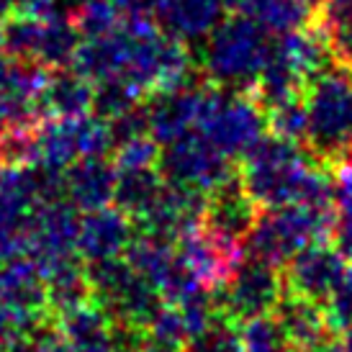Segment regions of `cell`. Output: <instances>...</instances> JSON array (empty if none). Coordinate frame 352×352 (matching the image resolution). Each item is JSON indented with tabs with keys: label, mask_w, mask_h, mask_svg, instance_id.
Masks as SVG:
<instances>
[{
	"label": "cell",
	"mask_w": 352,
	"mask_h": 352,
	"mask_svg": "<svg viewBox=\"0 0 352 352\" xmlns=\"http://www.w3.org/2000/svg\"><path fill=\"white\" fill-rule=\"evenodd\" d=\"M85 273L93 301L103 306L113 322L147 329L165 303L155 285L144 280L124 257L85 263Z\"/></svg>",
	"instance_id": "6"
},
{
	"label": "cell",
	"mask_w": 352,
	"mask_h": 352,
	"mask_svg": "<svg viewBox=\"0 0 352 352\" xmlns=\"http://www.w3.org/2000/svg\"><path fill=\"white\" fill-rule=\"evenodd\" d=\"M204 208L206 193L193 190V188L173 186L165 180L155 204L149 206V211L137 224L144 226L147 234L177 242L180 236H186L188 232H193L204 224Z\"/></svg>",
	"instance_id": "15"
},
{
	"label": "cell",
	"mask_w": 352,
	"mask_h": 352,
	"mask_svg": "<svg viewBox=\"0 0 352 352\" xmlns=\"http://www.w3.org/2000/svg\"><path fill=\"white\" fill-rule=\"evenodd\" d=\"M334 245L352 260V165H340L334 173Z\"/></svg>",
	"instance_id": "30"
},
{
	"label": "cell",
	"mask_w": 352,
	"mask_h": 352,
	"mask_svg": "<svg viewBox=\"0 0 352 352\" xmlns=\"http://www.w3.org/2000/svg\"><path fill=\"white\" fill-rule=\"evenodd\" d=\"M160 144L152 134H139L126 142H118L113 149V165L116 170H139V167H157L160 162Z\"/></svg>",
	"instance_id": "33"
},
{
	"label": "cell",
	"mask_w": 352,
	"mask_h": 352,
	"mask_svg": "<svg viewBox=\"0 0 352 352\" xmlns=\"http://www.w3.org/2000/svg\"><path fill=\"white\" fill-rule=\"evenodd\" d=\"M36 327H39V324L26 322L23 316H19L16 311H10L8 306L0 303V350H6V347H10L13 342L23 340V337H29Z\"/></svg>",
	"instance_id": "35"
},
{
	"label": "cell",
	"mask_w": 352,
	"mask_h": 352,
	"mask_svg": "<svg viewBox=\"0 0 352 352\" xmlns=\"http://www.w3.org/2000/svg\"><path fill=\"white\" fill-rule=\"evenodd\" d=\"M229 8L252 19L270 36H283L303 29L314 10L306 0H229Z\"/></svg>",
	"instance_id": "22"
},
{
	"label": "cell",
	"mask_w": 352,
	"mask_h": 352,
	"mask_svg": "<svg viewBox=\"0 0 352 352\" xmlns=\"http://www.w3.org/2000/svg\"><path fill=\"white\" fill-rule=\"evenodd\" d=\"M80 211L67 198L39 204L23 232V254H29L44 273L54 263L78 254Z\"/></svg>",
	"instance_id": "9"
},
{
	"label": "cell",
	"mask_w": 352,
	"mask_h": 352,
	"mask_svg": "<svg viewBox=\"0 0 352 352\" xmlns=\"http://www.w3.org/2000/svg\"><path fill=\"white\" fill-rule=\"evenodd\" d=\"M196 131L226 157H242L265 137L267 116L247 90L219 88L208 82Z\"/></svg>",
	"instance_id": "5"
},
{
	"label": "cell",
	"mask_w": 352,
	"mask_h": 352,
	"mask_svg": "<svg viewBox=\"0 0 352 352\" xmlns=\"http://www.w3.org/2000/svg\"><path fill=\"white\" fill-rule=\"evenodd\" d=\"M347 265H350L347 257L337 250V245H327V242L306 245L285 263V291L303 296V298H311L316 303H324L337 288Z\"/></svg>",
	"instance_id": "11"
},
{
	"label": "cell",
	"mask_w": 352,
	"mask_h": 352,
	"mask_svg": "<svg viewBox=\"0 0 352 352\" xmlns=\"http://www.w3.org/2000/svg\"><path fill=\"white\" fill-rule=\"evenodd\" d=\"M229 0H152V16L167 36L186 44L206 41V36L226 16Z\"/></svg>",
	"instance_id": "18"
},
{
	"label": "cell",
	"mask_w": 352,
	"mask_h": 352,
	"mask_svg": "<svg viewBox=\"0 0 352 352\" xmlns=\"http://www.w3.org/2000/svg\"><path fill=\"white\" fill-rule=\"evenodd\" d=\"M126 263L144 280L155 285L157 294L165 301H180V298L206 288L186 267L175 242L162 239V236L147 234V232L134 236L126 250Z\"/></svg>",
	"instance_id": "10"
},
{
	"label": "cell",
	"mask_w": 352,
	"mask_h": 352,
	"mask_svg": "<svg viewBox=\"0 0 352 352\" xmlns=\"http://www.w3.org/2000/svg\"><path fill=\"white\" fill-rule=\"evenodd\" d=\"M6 167V147H3V126H0V170Z\"/></svg>",
	"instance_id": "41"
},
{
	"label": "cell",
	"mask_w": 352,
	"mask_h": 352,
	"mask_svg": "<svg viewBox=\"0 0 352 352\" xmlns=\"http://www.w3.org/2000/svg\"><path fill=\"white\" fill-rule=\"evenodd\" d=\"M298 142L265 134L242 155L239 183L260 208L334 206V175Z\"/></svg>",
	"instance_id": "1"
},
{
	"label": "cell",
	"mask_w": 352,
	"mask_h": 352,
	"mask_svg": "<svg viewBox=\"0 0 352 352\" xmlns=\"http://www.w3.org/2000/svg\"><path fill=\"white\" fill-rule=\"evenodd\" d=\"M165 177L160 167H139V170H116V188H113V206L129 214L137 224L155 204Z\"/></svg>",
	"instance_id": "25"
},
{
	"label": "cell",
	"mask_w": 352,
	"mask_h": 352,
	"mask_svg": "<svg viewBox=\"0 0 352 352\" xmlns=\"http://www.w3.org/2000/svg\"><path fill=\"white\" fill-rule=\"evenodd\" d=\"M116 165L106 157H80L65 170V198L78 211H93L113 201Z\"/></svg>",
	"instance_id": "19"
},
{
	"label": "cell",
	"mask_w": 352,
	"mask_h": 352,
	"mask_svg": "<svg viewBox=\"0 0 352 352\" xmlns=\"http://www.w3.org/2000/svg\"><path fill=\"white\" fill-rule=\"evenodd\" d=\"M273 36L252 19L232 13L206 36L201 67L211 85L232 90L252 88L273 54Z\"/></svg>",
	"instance_id": "2"
},
{
	"label": "cell",
	"mask_w": 352,
	"mask_h": 352,
	"mask_svg": "<svg viewBox=\"0 0 352 352\" xmlns=\"http://www.w3.org/2000/svg\"><path fill=\"white\" fill-rule=\"evenodd\" d=\"M137 352H180V347H170V344L155 342V340H147Z\"/></svg>",
	"instance_id": "37"
},
{
	"label": "cell",
	"mask_w": 352,
	"mask_h": 352,
	"mask_svg": "<svg viewBox=\"0 0 352 352\" xmlns=\"http://www.w3.org/2000/svg\"><path fill=\"white\" fill-rule=\"evenodd\" d=\"M257 216H260V206L254 204L252 196L242 188L239 177H232L224 186L206 193L204 224L201 226L219 242L247 250V236L252 232Z\"/></svg>",
	"instance_id": "13"
},
{
	"label": "cell",
	"mask_w": 352,
	"mask_h": 352,
	"mask_svg": "<svg viewBox=\"0 0 352 352\" xmlns=\"http://www.w3.org/2000/svg\"><path fill=\"white\" fill-rule=\"evenodd\" d=\"M236 337H239L242 352H296L280 322L275 319V314H263V316L239 322Z\"/></svg>",
	"instance_id": "27"
},
{
	"label": "cell",
	"mask_w": 352,
	"mask_h": 352,
	"mask_svg": "<svg viewBox=\"0 0 352 352\" xmlns=\"http://www.w3.org/2000/svg\"><path fill=\"white\" fill-rule=\"evenodd\" d=\"M306 3H309V6H311V8H316V6H319V3H322V0H306Z\"/></svg>",
	"instance_id": "43"
},
{
	"label": "cell",
	"mask_w": 352,
	"mask_h": 352,
	"mask_svg": "<svg viewBox=\"0 0 352 352\" xmlns=\"http://www.w3.org/2000/svg\"><path fill=\"white\" fill-rule=\"evenodd\" d=\"M206 85H186L175 90H160L147 103L149 134L160 147L196 131Z\"/></svg>",
	"instance_id": "17"
},
{
	"label": "cell",
	"mask_w": 352,
	"mask_h": 352,
	"mask_svg": "<svg viewBox=\"0 0 352 352\" xmlns=\"http://www.w3.org/2000/svg\"><path fill=\"white\" fill-rule=\"evenodd\" d=\"M324 47L337 67L352 69V0H322L316 6V26Z\"/></svg>",
	"instance_id": "24"
},
{
	"label": "cell",
	"mask_w": 352,
	"mask_h": 352,
	"mask_svg": "<svg viewBox=\"0 0 352 352\" xmlns=\"http://www.w3.org/2000/svg\"><path fill=\"white\" fill-rule=\"evenodd\" d=\"M265 116H267V129H270V134H275V137H280V139H288V142L306 144L309 116H306L303 96L285 100V103H280V106L265 111Z\"/></svg>",
	"instance_id": "31"
},
{
	"label": "cell",
	"mask_w": 352,
	"mask_h": 352,
	"mask_svg": "<svg viewBox=\"0 0 352 352\" xmlns=\"http://www.w3.org/2000/svg\"><path fill=\"white\" fill-rule=\"evenodd\" d=\"M324 311H327V319H329L334 332H340L342 327L352 322V263L347 265L337 288L324 301Z\"/></svg>",
	"instance_id": "34"
},
{
	"label": "cell",
	"mask_w": 352,
	"mask_h": 352,
	"mask_svg": "<svg viewBox=\"0 0 352 352\" xmlns=\"http://www.w3.org/2000/svg\"><path fill=\"white\" fill-rule=\"evenodd\" d=\"M273 314L283 327L285 337L296 347V352L316 347L327 340H334V329L327 319L324 303H316L311 298H303V296L296 294H283Z\"/></svg>",
	"instance_id": "20"
},
{
	"label": "cell",
	"mask_w": 352,
	"mask_h": 352,
	"mask_svg": "<svg viewBox=\"0 0 352 352\" xmlns=\"http://www.w3.org/2000/svg\"><path fill=\"white\" fill-rule=\"evenodd\" d=\"M340 332H342V337H340V347H342L344 352H352V322L347 324V327H342Z\"/></svg>",
	"instance_id": "39"
},
{
	"label": "cell",
	"mask_w": 352,
	"mask_h": 352,
	"mask_svg": "<svg viewBox=\"0 0 352 352\" xmlns=\"http://www.w3.org/2000/svg\"><path fill=\"white\" fill-rule=\"evenodd\" d=\"M93 111V82L75 67L50 69L41 93V113L59 118L85 116Z\"/></svg>",
	"instance_id": "21"
},
{
	"label": "cell",
	"mask_w": 352,
	"mask_h": 352,
	"mask_svg": "<svg viewBox=\"0 0 352 352\" xmlns=\"http://www.w3.org/2000/svg\"><path fill=\"white\" fill-rule=\"evenodd\" d=\"M142 98H147V93L126 78H108L93 82V111L96 116L108 121L142 106Z\"/></svg>",
	"instance_id": "28"
},
{
	"label": "cell",
	"mask_w": 352,
	"mask_h": 352,
	"mask_svg": "<svg viewBox=\"0 0 352 352\" xmlns=\"http://www.w3.org/2000/svg\"><path fill=\"white\" fill-rule=\"evenodd\" d=\"M13 8H16V0H0V21L8 19Z\"/></svg>",
	"instance_id": "40"
},
{
	"label": "cell",
	"mask_w": 352,
	"mask_h": 352,
	"mask_svg": "<svg viewBox=\"0 0 352 352\" xmlns=\"http://www.w3.org/2000/svg\"><path fill=\"white\" fill-rule=\"evenodd\" d=\"M275 57L283 59L288 67H294L306 82L319 75L329 65V52L324 47V39L316 29H298L291 34H283L275 41Z\"/></svg>",
	"instance_id": "26"
},
{
	"label": "cell",
	"mask_w": 352,
	"mask_h": 352,
	"mask_svg": "<svg viewBox=\"0 0 352 352\" xmlns=\"http://www.w3.org/2000/svg\"><path fill=\"white\" fill-rule=\"evenodd\" d=\"M134 219L116 206H100L80 214L78 254L82 263L124 257L134 239Z\"/></svg>",
	"instance_id": "14"
},
{
	"label": "cell",
	"mask_w": 352,
	"mask_h": 352,
	"mask_svg": "<svg viewBox=\"0 0 352 352\" xmlns=\"http://www.w3.org/2000/svg\"><path fill=\"white\" fill-rule=\"evenodd\" d=\"M160 173L167 183L193 188L201 193H211L214 188L224 186L226 180L236 177L232 157H226L198 131L170 142L160 149Z\"/></svg>",
	"instance_id": "8"
},
{
	"label": "cell",
	"mask_w": 352,
	"mask_h": 352,
	"mask_svg": "<svg viewBox=\"0 0 352 352\" xmlns=\"http://www.w3.org/2000/svg\"><path fill=\"white\" fill-rule=\"evenodd\" d=\"M0 303L31 324H41L50 314L44 273L29 254L21 252L0 260Z\"/></svg>",
	"instance_id": "16"
},
{
	"label": "cell",
	"mask_w": 352,
	"mask_h": 352,
	"mask_svg": "<svg viewBox=\"0 0 352 352\" xmlns=\"http://www.w3.org/2000/svg\"><path fill=\"white\" fill-rule=\"evenodd\" d=\"M180 352H242L234 322H229L226 316H216L204 332L190 337Z\"/></svg>",
	"instance_id": "32"
},
{
	"label": "cell",
	"mask_w": 352,
	"mask_h": 352,
	"mask_svg": "<svg viewBox=\"0 0 352 352\" xmlns=\"http://www.w3.org/2000/svg\"><path fill=\"white\" fill-rule=\"evenodd\" d=\"M309 134L306 147L319 162L337 165L352 142V78L342 67L322 69L303 90Z\"/></svg>",
	"instance_id": "3"
},
{
	"label": "cell",
	"mask_w": 352,
	"mask_h": 352,
	"mask_svg": "<svg viewBox=\"0 0 352 352\" xmlns=\"http://www.w3.org/2000/svg\"><path fill=\"white\" fill-rule=\"evenodd\" d=\"M334 234V206H278L260 208L247 236V254L270 265H285L298 250L314 242H329Z\"/></svg>",
	"instance_id": "4"
},
{
	"label": "cell",
	"mask_w": 352,
	"mask_h": 352,
	"mask_svg": "<svg viewBox=\"0 0 352 352\" xmlns=\"http://www.w3.org/2000/svg\"><path fill=\"white\" fill-rule=\"evenodd\" d=\"M283 294L285 283L278 265L247 254L224 283L216 288L214 298L219 314L226 316L229 322L239 324L252 316L273 314Z\"/></svg>",
	"instance_id": "7"
},
{
	"label": "cell",
	"mask_w": 352,
	"mask_h": 352,
	"mask_svg": "<svg viewBox=\"0 0 352 352\" xmlns=\"http://www.w3.org/2000/svg\"><path fill=\"white\" fill-rule=\"evenodd\" d=\"M72 21L78 26L80 36H103L121 26L124 10L118 8L116 0H78V6L72 10Z\"/></svg>",
	"instance_id": "29"
},
{
	"label": "cell",
	"mask_w": 352,
	"mask_h": 352,
	"mask_svg": "<svg viewBox=\"0 0 352 352\" xmlns=\"http://www.w3.org/2000/svg\"><path fill=\"white\" fill-rule=\"evenodd\" d=\"M47 78L50 69L39 62L0 57V126L39 121Z\"/></svg>",
	"instance_id": "12"
},
{
	"label": "cell",
	"mask_w": 352,
	"mask_h": 352,
	"mask_svg": "<svg viewBox=\"0 0 352 352\" xmlns=\"http://www.w3.org/2000/svg\"><path fill=\"white\" fill-rule=\"evenodd\" d=\"M344 157H347V162L352 165V142H350V147H347V152H344Z\"/></svg>",
	"instance_id": "42"
},
{
	"label": "cell",
	"mask_w": 352,
	"mask_h": 352,
	"mask_svg": "<svg viewBox=\"0 0 352 352\" xmlns=\"http://www.w3.org/2000/svg\"><path fill=\"white\" fill-rule=\"evenodd\" d=\"M0 50H3V26H0Z\"/></svg>",
	"instance_id": "44"
},
{
	"label": "cell",
	"mask_w": 352,
	"mask_h": 352,
	"mask_svg": "<svg viewBox=\"0 0 352 352\" xmlns=\"http://www.w3.org/2000/svg\"><path fill=\"white\" fill-rule=\"evenodd\" d=\"M301 352H344L340 347V342H334V340H327V342L316 344V347H309V350H301Z\"/></svg>",
	"instance_id": "38"
},
{
	"label": "cell",
	"mask_w": 352,
	"mask_h": 352,
	"mask_svg": "<svg viewBox=\"0 0 352 352\" xmlns=\"http://www.w3.org/2000/svg\"><path fill=\"white\" fill-rule=\"evenodd\" d=\"M44 283H47V303L50 314H62L67 309H75L80 303L93 301L85 265L80 254L65 257L44 270Z\"/></svg>",
	"instance_id": "23"
},
{
	"label": "cell",
	"mask_w": 352,
	"mask_h": 352,
	"mask_svg": "<svg viewBox=\"0 0 352 352\" xmlns=\"http://www.w3.org/2000/svg\"><path fill=\"white\" fill-rule=\"evenodd\" d=\"M116 3L124 13H137V10H149L152 13V0H116Z\"/></svg>",
	"instance_id": "36"
}]
</instances>
